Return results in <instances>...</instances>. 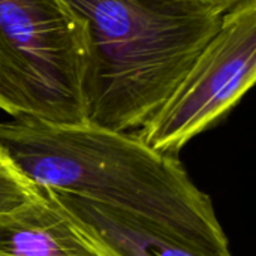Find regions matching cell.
Segmentation results:
<instances>
[{
  "mask_svg": "<svg viewBox=\"0 0 256 256\" xmlns=\"http://www.w3.org/2000/svg\"><path fill=\"white\" fill-rule=\"evenodd\" d=\"M38 189L0 150V216L30 200Z\"/></svg>",
  "mask_w": 256,
  "mask_h": 256,
  "instance_id": "cell-7",
  "label": "cell"
},
{
  "mask_svg": "<svg viewBox=\"0 0 256 256\" xmlns=\"http://www.w3.org/2000/svg\"><path fill=\"white\" fill-rule=\"evenodd\" d=\"M0 150L39 190L126 210L228 246L210 196L177 156L148 148L135 134L15 117L0 122Z\"/></svg>",
  "mask_w": 256,
  "mask_h": 256,
  "instance_id": "cell-1",
  "label": "cell"
},
{
  "mask_svg": "<svg viewBox=\"0 0 256 256\" xmlns=\"http://www.w3.org/2000/svg\"><path fill=\"white\" fill-rule=\"evenodd\" d=\"M196 2H206V3H214V4H222L226 8H234L243 0H196Z\"/></svg>",
  "mask_w": 256,
  "mask_h": 256,
  "instance_id": "cell-8",
  "label": "cell"
},
{
  "mask_svg": "<svg viewBox=\"0 0 256 256\" xmlns=\"http://www.w3.org/2000/svg\"><path fill=\"white\" fill-rule=\"evenodd\" d=\"M256 78V0L225 12L222 24L190 69L135 134L148 148L170 156L222 118Z\"/></svg>",
  "mask_w": 256,
  "mask_h": 256,
  "instance_id": "cell-4",
  "label": "cell"
},
{
  "mask_svg": "<svg viewBox=\"0 0 256 256\" xmlns=\"http://www.w3.org/2000/svg\"><path fill=\"white\" fill-rule=\"evenodd\" d=\"M87 28L86 123L134 134L168 99L231 8L196 0H66Z\"/></svg>",
  "mask_w": 256,
  "mask_h": 256,
  "instance_id": "cell-2",
  "label": "cell"
},
{
  "mask_svg": "<svg viewBox=\"0 0 256 256\" xmlns=\"http://www.w3.org/2000/svg\"><path fill=\"white\" fill-rule=\"evenodd\" d=\"M87 28L66 0H0V110L86 124Z\"/></svg>",
  "mask_w": 256,
  "mask_h": 256,
  "instance_id": "cell-3",
  "label": "cell"
},
{
  "mask_svg": "<svg viewBox=\"0 0 256 256\" xmlns=\"http://www.w3.org/2000/svg\"><path fill=\"white\" fill-rule=\"evenodd\" d=\"M0 256H120L39 190L0 216Z\"/></svg>",
  "mask_w": 256,
  "mask_h": 256,
  "instance_id": "cell-6",
  "label": "cell"
},
{
  "mask_svg": "<svg viewBox=\"0 0 256 256\" xmlns=\"http://www.w3.org/2000/svg\"><path fill=\"white\" fill-rule=\"evenodd\" d=\"M44 192L120 256H232L228 246L190 237L135 213L72 195Z\"/></svg>",
  "mask_w": 256,
  "mask_h": 256,
  "instance_id": "cell-5",
  "label": "cell"
}]
</instances>
